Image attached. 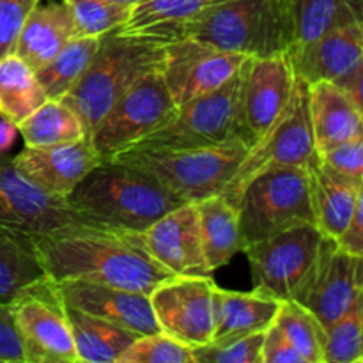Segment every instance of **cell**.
<instances>
[{"label": "cell", "instance_id": "6da1fadb", "mask_svg": "<svg viewBox=\"0 0 363 363\" xmlns=\"http://www.w3.org/2000/svg\"><path fill=\"white\" fill-rule=\"evenodd\" d=\"M34 241L39 264L52 280H87L149 294L174 277L152 257L142 233L73 223Z\"/></svg>", "mask_w": 363, "mask_h": 363}, {"label": "cell", "instance_id": "7a4b0ae2", "mask_svg": "<svg viewBox=\"0 0 363 363\" xmlns=\"http://www.w3.org/2000/svg\"><path fill=\"white\" fill-rule=\"evenodd\" d=\"M124 32H140L162 41L197 39L247 57L280 55L294 45L289 0H227L181 23Z\"/></svg>", "mask_w": 363, "mask_h": 363}, {"label": "cell", "instance_id": "3957f363", "mask_svg": "<svg viewBox=\"0 0 363 363\" xmlns=\"http://www.w3.org/2000/svg\"><path fill=\"white\" fill-rule=\"evenodd\" d=\"M66 199L87 223L133 233H144L163 215L186 204L155 177L112 160L96 165Z\"/></svg>", "mask_w": 363, "mask_h": 363}, {"label": "cell", "instance_id": "277c9868", "mask_svg": "<svg viewBox=\"0 0 363 363\" xmlns=\"http://www.w3.org/2000/svg\"><path fill=\"white\" fill-rule=\"evenodd\" d=\"M165 43L140 32L113 30L101 35L99 48L84 77L60 101L66 103L84 126L85 137L113 103L163 60Z\"/></svg>", "mask_w": 363, "mask_h": 363}, {"label": "cell", "instance_id": "5b68a950", "mask_svg": "<svg viewBox=\"0 0 363 363\" xmlns=\"http://www.w3.org/2000/svg\"><path fill=\"white\" fill-rule=\"evenodd\" d=\"M248 149L250 144L236 137L223 144L201 149H130L110 160L155 177L186 202H197L225 188Z\"/></svg>", "mask_w": 363, "mask_h": 363}, {"label": "cell", "instance_id": "8992f818", "mask_svg": "<svg viewBox=\"0 0 363 363\" xmlns=\"http://www.w3.org/2000/svg\"><path fill=\"white\" fill-rule=\"evenodd\" d=\"M245 247L293 227L312 223L305 167H280L255 176L236 202Z\"/></svg>", "mask_w": 363, "mask_h": 363}, {"label": "cell", "instance_id": "52a82bcc", "mask_svg": "<svg viewBox=\"0 0 363 363\" xmlns=\"http://www.w3.org/2000/svg\"><path fill=\"white\" fill-rule=\"evenodd\" d=\"M318 155L312 131L308 84L296 77L286 108L261 138L250 145L234 176L220 195L236 206L243 188L255 176L280 167H305Z\"/></svg>", "mask_w": 363, "mask_h": 363}, {"label": "cell", "instance_id": "ba28073f", "mask_svg": "<svg viewBox=\"0 0 363 363\" xmlns=\"http://www.w3.org/2000/svg\"><path fill=\"white\" fill-rule=\"evenodd\" d=\"M241 78L243 64L222 87L179 106L169 123L145 135L130 149H201L236 138Z\"/></svg>", "mask_w": 363, "mask_h": 363}, {"label": "cell", "instance_id": "9c48e42d", "mask_svg": "<svg viewBox=\"0 0 363 363\" xmlns=\"http://www.w3.org/2000/svg\"><path fill=\"white\" fill-rule=\"evenodd\" d=\"M325 236L312 223L245 247L254 289L280 301H298L314 273Z\"/></svg>", "mask_w": 363, "mask_h": 363}, {"label": "cell", "instance_id": "30bf717a", "mask_svg": "<svg viewBox=\"0 0 363 363\" xmlns=\"http://www.w3.org/2000/svg\"><path fill=\"white\" fill-rule=\"evenodd\" d=\"M160 66L131 85L89 137L101 162L130 149L145 135L169 123L176 113L177 106L170 98Z\"/></svg>", "mask_w": 363, "mask_h": 363}, {"label": "cell", "instance_id": "8fae6325", "mask_svg": "<svg viewBox=\"0 0 363 363\" xmlns=\"http://www.w3.org/2000/svg\"><path fill=\"white\" fill-rule=\"evenodd\" d=\"M11 311L25 363H78L64 303L50 277L21 291Z\"/></svg>", "mask_w": 363, "mask_h": 363}, {"label": "cell", "instance_id": "7c38bea8", "mask_svg": "<svg viewBox=\"0 0 363 363\" xmlns=\"http://www.w3.org/2000/svg\"><path fill=\"white\" fill-rule=\"evenodd\" d=\"M296 77L307 82H332L363 108V21L325 32L314 41L287 52Z\"/></svg>", "mask_w": 363, "mask_h": 363}, {"label": "cell", "instance_id": "4fadbf2b", "mask_svg": "<svg viewBox=\"0 0 363 363\" xmlns=\"http://www.w3.org/2000/svg\"><path fill=\"white\" fill-rule=\"evenodd\" d=\"M213 277L174 275L149 293L160 332L190 350L213 340Z\"/></svg>", "mask_w": 363, "mask_h": 363}, {"label": "cell", "instance_id": "5bb4252c", "mask_svg": "<svg viewBox=\"0 0 363 363\" xmlns=\"http://www.w3.org/2000/svg\"><path fill=\"white\" fill-rule=\"evenodd\" d=\"M247 55L225 52L197 39L165 43L160 71L174 105L179 106L222 87L241 67Z\"/></svg>", "mask_w": 363, "mask_h": 363}, {"label": "cell", "instance_id": "9a60e30c", "mask_svg": "<svg viewBox=\"0 0 363 363\" xmlns=\"http://www.w3.org/2000/svg\"><path fill=\"white\" fill-rule=\"evenodd\" d=\"M294 80L287 53L247 57L238 99V137L254 145L286 108Z\"/></svg>", "mask_w": 363, "mask_h": 363}, {"label": "cell", "instance_id": "2e32d148", "mask_svg": "<svg viewBox=\"0 0 363 363\" xmlns=\"http://www.w3.org/2000/svg\"><path fill=\"white\" fill-rule=\"evenodd\" d=\"M73 223L87 222L71 209L67 199L43 191L11 158L0 156V227L35 240Z\"/></svg>", "mask_w": 363, "mask_h": 363}, {"label": "cell", "instance_id": "e0dca14e", "mask_svg": "<svg viewBox=\"0 0 363 363\" xmlns=\"http://www.w3.org/2000/svg\"><path fill=\"white\" fill-rule=\"evenodd\" d=\"M363 257L340 250L332 238L323 240L314 273L298 300L325 330L363 296Z\"/></svg>", "mask_w": 363, "mask_h": 363}, {"label": "cell", "instance_id": "ac0fdd59", "mask_svg": "<svg viewBox=\"0 0 363 363\" xmlns=\"http://www.w3.org/2000/svg\"><path fill=\"white\" fill-rule=\"evenodd\" d=\"M57 296L64 305L105 319L137 335L158 333L149 294L133 293L87 280H52Z\"/></svg>", "mask_w": 363, "mask_h": 363}, {"label": "cell", "instance_id": "d6986e66", "mask_svg": "<svg viewBox=\"0 0 363 363\" xmlns=\"http://www.w3.org/2000/svg\"><path fill=\"white\" fill-rule=\"evenodd\" d=\"M152 257L172 275L213 277L202 248L195 202L172 209L142 233Z\"/></svg>", "mask_w": 363, "mask_h": 363}, {"label": "cell", "instance_id": "ffe728a7", "mask_svg": "<svg viewBox=\"0 0 363 363\" xmlns=\"http://www.w3.org/2000/svg\"><path fill=\"white\" fill-rule=\"evenodd\" d=\"M13 165L43 191L66 199L77 184L101 163L91 138L50 147H25Z\"/></svg>", "mask_w": 363, "mask_h": 363}, {"label": "cell", "instance_id": "44dd1931", "mask_svg": "<svg viewBox=\"0 0 363 363\" xmlns=\"http://www.w3.org/2000/svg\"><path fill=\"white\" fill-rule=\"evenodd\" d=\"M305 169L314 225L323 236L337 240L350 225L358 202L363 201V184L353 183L326 169L319 155H315Z\"/></svg>", "mask_w": 363, "mask_h": 363}, {"label": "cell", "instance_id": "7402d4cb", "mask_svg": "<svg viewBox=\"0 0 363 363\" xmlns=\"http://www.w3.org/2000/svg\"><path fill=\"white\" fill-rule=\"evenodd\" d=\"M282 301L252 289L250 293L213 289V340L223 344L238 337L266 332L273 325Z\"/></svg>", "mask_w": 363, "mask_h": 363}, {"label": "cell", "instance_id": "603a6c76", "mask_svg": "<svg viewBox=\"0 0 363 363\" xmlns=\"http://www.w3.org/2000/svg\"><path fill=\"white\" fill-rule=\"evenodd\" d=\"M308 105L319 155L363 133V108L337 84L315 82L308 85Z\"/></svg>", "mask_w": 363, "mask_h": 363}, {"label": "cell", "instance_id": "cb8c5ba5", "mask_svg": "<svg viewBox=\"0 0 363 363\" xmlns=\"http://www.w3.org/2000/svg\"><path fill=\"white\" fill-rule=\"evenodd\" d=\"M74 38V20L64 2L32 7L21 27L16 43V55L34 71L48 64L69 39Z\"/></svg>", "mask_w": 363, "mask_h": 363}, {"label": "cell", "instance_id": "d4e9b609", "mask_svg": "<svg viewBox=\"0 0 363 363\" xmlns=\"http://www.w3.org/2000/svg\"><path fill=\"white\" fill-rule=\"evenodd\" d=\"M195 208L206 261L209 269L215 273L216 269L229 264L234 255L245 250L238 209L220 194L201 199L195 202Z\"/></svg>", "mask_w": 363, "mask_h": 363}, {"label": "cell", "instance_id": "484cf974", "mask_svg": "<svg viewBox=\"0 0 363 363\" xmlns=\"http://www.w3.org/2000/svg\"><path fill=\"white\" fill-rule=\"evenodd\" d=\"M78 363H117L137 333L64 305Z\"/></svg>", "mask_w": 363, "mask_h": 363}, {"label": "cell", "instance_id": "4316f807", "mask_svg": "<svg viewBox=\"0 0 363 363\" xmlns=\"http://www.w3.org/2000/svg\"><path fill=\"white\" fill-rule=\"evenodd\" d=\"M45 277L34 238L0 227V303L11 305L21 291Z\"/></svg>", "mask_w": 363, "mask_h": 363}, {"label": "cell", "instance_id": "83f0119b", "mask_svg": "<svg viewBox=\"0 0 363 363\" xmlns=\"http://www.w3.org/2000/svg\"><path fill=\"white\" fill-rule=\"evenodd\" d=\"M35 71L16 53L0 60V117L20 124L46 101Z\"/></svg>", "mask_w": 363, "mask_h": 363}, {"label": "cell", "instance_id": "f1b7e54d", "mask_svg": "<svg viewBox=\"0 0 363 363\" xmlns=\"http://www.w3.org/2000/svg\"><path fill=\"white\" fill-rule=\"evenodd\" d=\"M289 6L294 20L293 46L314 41L332 28L363 21V0H289Z\"/></svg>", "mask_w": 363, "mask_h": 363}, {"label": "cell", "instance_id": "f546056e", "mask_svg": "<svg viewBox=\"0 0 363 363\" xmlns=\"http://www.w3.org/2000/svg\"><path fill=\"white\" fill-rule=\"evenodd\" d=\"M18 133L23 137L25 147L71 144L85 137L77 113L60 99H46L38 110L18 124Z\"/></svg>", "mask_w": 363, "mask_h": 363}, {"label": "cell", "instance_id": "4dcf8cb0", "mask_svg": "<svg viewBox=\"0 0 363 363\" xmlns=\"http://www.w3.org/2000/svg\"><path fill=\"white\" fill-rule=\"evenodd\" d=\"M99 38H73L48 64L35 71L48 99H62L84 77L99 48Z\"/></svg>", "mask_w": 363, "mask_h": 363}, {"label": "cell", "instance_id": "1f68e13d", "mask_svg": "<svg viewBox=\"0 0 363 363\" xmlns=\"http://www.w3.org/2000/svg\"><path fill=\"white\" fill-rule=\"evenodd\" d=\"M273 325L286 335L305 363H325L326 330L307 307L294 300L282 301Z\"/></svg>", "mask_w": 363, "mask_h": 363}, {"label": "cell", "instance_id": "d6a6232c", "mask_svg": "<svg viewBox=\"0 0 363 363\" xmlns=\"http://www.w3.org/2000/svg\"><path fill=\"white\" fill-rule=\"evenodd\" d=\"M325 363L363 362V296L326 328Z\"/></svg>", "mask_w": 363, "mask_h": 363}, {"label": "cell", "instance_id": "836d02e7", "mask_svg": "<svg viewBox=\"0 0 363 363\" xmlns=\"http://www.w3.org/2000/svg\"><path fill=\"white\" fill-rule=\"evenodd\" d=\"M227 0H147L133 6L130 20L119 30H138L152 25L181 23Z\"/></svg>", "mask_w": 363, "mask_h": 363}, {"label": "cell", "instance_id": "e575fe53", "mask_svg": "<svg viewBox=\"0 0 363 363\" xmlns=\"http://www.w3.org/2000/svg\"><path fill=\"white\" fill-rule=\"evenodd\" d=\"M74 20V38H99L130 20L133 7L108 0H64Z\"/></svg>", "mask_w": 363, "mask_h": 363}, {"label": "cell", "instance_id": "d590c367", "mask_svg": "<svg viewBox=\"0 0 363 363\" xmlns=\"http://www.w3.org/2000/svg\"><path fill=\"white\" fill-rule=\"evenodd\" d=\"M117 363H195L194 351L165 333L138 335Z\"/></svg>", "mask_w": 363, "mask_h": 363}, {"label": "cell", "instance_id": "8d00e7d4", "mask_svg": "<svg viewBox=\"0 0 363 363\" xmlns=\"http://www.w3.org/2000/svg\"><path fill=\"white\" fill-rule=\"evenodd\" d=\"M262 342L264 332H257L191 351L195 363H262Z\"/></svg>", "mask_w": 363, "mask_h": 363}, {"label": "cell", "instance_id": "74e56055", "mask_svg": "<svg viewBox=\"0 0 363 363\" xmlns=\"http://www.w3.org/2000/svg\"><path fill=\"white\" fill-rule=\"evenodd\" d=\"M319 160L332 172L357 184H363V133L321 152Z\"/></svg>", "mask_w": 363, "mask_h": 363}, {"label": "cell", "instance_id": "f35d334b", "mask_svg": "<svg viewBox=\"0 0 363 363\" xmlns=\"http://www.w3.org/2000/svg\"><path fill=\"white\" fill-rule=\"evenodd\" d=\"M39 0H0V60L16 52L25 18Z\"/></svg>", "mask_w": 363, "mask_h": 363}, {"label": "cell", "instance_id": "ab89813d", "mask_svg": "<svg viewBox=\"0 0 363 363\" xmlns=\"http://www.w3.org/2000/svg\"><path fill=\"white\" fill-rule=\"evenodd\" d=\"M0 363H25L11 305L0 303Z\"/></svg>", "mask_w": 363, "mask_h": 363}, {"label": "cell", "instance_id": "60d3db41", "mask_svg": "<svg viewBox=\"0 0 363 363\" xmlns=\"http://www.w3.org/2000/svg\"><path fill=\"white\" fill-rule=\"evenodd\" d=\"M262 363H305L301 354L293 347L282 332L272 325L264 332L262 342Z\"/></svg>", "mask_w": 363, "mask_h": 363}, {"label": "cell", "instance_id": "b9f144b4", "mask_svg": "<svg viewBox=\"0 0 363 363\" xmlns=\"http://www.w3.org/2000/svg\"><path fill=\"white\" fill-rule=\"evenodd\" d=\"M362 209H363V201L358 202L350 225H347L346 230H344V233L335 240L340 250L347 252V254H351V255H358V257H363V215H362Z\"/></svg>", "mask_w": 363, "mask_h": 363}, {"label": "cell", "instance_id": "7bdbcfd3", "mask_svg": "<svg viewBox=\"0 0 363 363\" xmlns=\"http://www.w3.org/2000/svg\"><path fill=\"white\" fill-rule=\"evenodd\" d=\"M16 135H18L16 124L9 123V121L0 117V156H4L11 147H13Z\"/></svg>", "mask_w": 363, "mask_h": 363}, {"label": "cell", "instance_id": "ee69618b", "mask_svg": "<svg viewBox=\"0 0 363 363\" xmlns=\"http://www.w3.org/2000/svg\"><path fill=\"white\" fill-rule=\"evenodd\" d=\"M108 2H113V4H121V6H128V7H133L137 6L140 0H108Z\"/></svg>", "mask_w": 363, "mask_h": 363}, {"label": "cell", "instance_id": "f6af8a7d", "mask_svg": "<svg viewBox=\"0 0 363 363\" xmlns=\"http://www.w3.org/2000/svg\"><path fill=\"white\" fill-rule=\"evenodd\" d=\"M140 2H147V0H140Z\"/></svg>", "mask_w": 363, "mask_h": 363}]
</instances>
